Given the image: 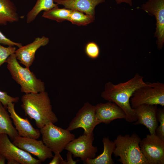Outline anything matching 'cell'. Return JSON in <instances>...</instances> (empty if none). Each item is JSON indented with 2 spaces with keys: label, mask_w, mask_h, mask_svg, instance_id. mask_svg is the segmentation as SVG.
Here are the masks:
<instances>
[{
  "label": "cell",
  "mask_w": 164,
  "mask_h": 164,
  "mask_svg": "<svg viewBox=\"0 0 164 164\" xmlns=\"http://www.w3.org/2000/svg\"><path fill=\"white\" fill-rule=\"evenodd\" d=\"M7 160L8 164H20L18 161L13 159H10Z\"/></svg>",
  "instance_id": "obj_32"
},
{
  "label": "cell",
  "mask_w": 164,
  "mask_h": 164,
  "mask_svg": "<svg viewBox=\"0 0 164 164\" xmlns=\"http://www.w3.org/2000/svg\"><path fill=\"white\" fill-rule=\"evenodd\" d=\"M95 18V16L87 14L78 10H71L68 21L73 24L84 26L93 22Z\"/></svg>",
  "instance_id": "obj_23"
},
{
  "label": "cell",
  "mask_w": 164,
  "mask_h": 164,
  "mask_svg": "<svg viewBox=\"0 0 164 164\" xmlns=\"http://www.w3.org/2000/svg\"><path fill=\"white\" fill-rule=\"evenodd\" d=\"M6 159L5 157L3 155L0 154V164H5Z\"/></svg>",
  "instance_id": "obj_33"
},
{
  "label": "cell",
  "mask_w": 164,
  "mask_h": 164,
  "mask_svg": "<svg viewBox=\"0 0 164 164\" xmlns=\"http://www.w3.org/2000/svg\"><path fill=\"white\" fill-rule=\"evenodd\" d=\"M93 133L90 135L83 134L74 138L67 145L65 149L70 152L74 158H80L83 161L96 156L98 148L93 145Z\"/></svg>",
  "instance_id": "obj_9"
},
{
  "label": "cell",
  "mask_w": 164,
  "mask_h": 164,
  "mask_svg": "<svg viewBox=\"0 0 164 164\" xmlns=\"http://www.w3.org/2000/svg\"><path fill=\"white\" fill-rule=\"evenodd\" d=\"M0 154L3 155L6 160L13 159L21 164H39L42 162L11 142L5 134H0Z\"/></svg>",
  "instance_id": "obj_11"
},
{
  "label": "cell",
  "mask_w": 164,
  "mask_h": 164,
  "mask_svg": "<svg viewBox=\"0 0 164 164\" xmlns=\"http://www.w3.org/2000/svg\"><path fill=\"white\" fill-rule=\"evenodd\" d=\"M7 108L19 136L37 139L39 137V130L34 128L27 118H22L16 113L14 103H9Z\"/></svg>",
  "instance_id": "obj_15"
},
{
  "label": "cell",
  "mask_w": 164,
  "mask_h": 164,
  "mask_svg": "<svg viewBox=\"0 0 164 164\" xmlns=\"http://www.w3.org/2000/svg\"><path fill=\"white\" fill-rule=\"evenodd\" d=\"M132 108L143 104L164 106V84L159 82L141 87L133 94L130 99Z\"/></svg>",
  "instance_id": "obj_6"
},
{
  "label": "cell",
  "mask_w": 164,
  "mask_h": 164,
  "mask_svg": "<svg viewBox=\"0 0 164 164\" xmlns=\"http://www.w3.org/2000/svg\"><path fill=\"white\" fill-rule=\"evenodd\" d=\"M95 107L96 117L100 123L108 124L115 119H126L124 111L114 103H100Z\"/></svg>",
  "instance_id": "obj_16"
},
{
  "label": "cell",
  "mask_w": 164,
  "mask_h": 164,
  "mask_svg": "<svg viewBox=\"0 0 164 164\" xmlns=\"http://www.w3.org/2000/svg\"><path fill=\"white\" fill-rule=\"evenodd\" d=\"M6 62L12 78L20 86L22 92L28 94L45 91L44 82L37 78L29 68L21 66L15 53L9 56Z\"/></svg>",
  "instance_id": "obj_4"
},
{
  "label": "cell",
  "mask_w": 164,
  "mask_h": 164,
  "mask_svg": "<svg viewBox=\"0 0 164 164\" xmlns=\"http://www.w3.org/2000/svg\"><path fill=\"white\" fill-rule=\"evenodd\" d=\"M19 100L18 97H12L9 95L6 92L0 91V102L7 108L8 104L10 102L16 103Z\"/></svg>",
  "instance_id": "obj_27"
},
{
  "label": "cell",
  "mask_w": 164,
  "mask_h": 164,
  "mask_svg": "<svg viewBox=\"0 0 164 164\" xmlns=\"http://www.w3.org/2000/svg\"><path fill=\"white\" fill-rule=\"evenodd\" d=\"M71 11V9L66 8H60L57 6L44 11L42 16L44 18L61 22L68 20Z\"/></svg>",
  "instance_id": "obj_22"
},
{
  "label": "cell",
  "mask_w": 164,
  "mask_h": 164,
  "mask_svg": "<svg viewBox=\"0 0 164 164\" xmlns=\"http://www.w3.org/2000/svg\"><path fill=\"white\" fill-rule=\"evenodd\" d=\"M52 160L49 162V164H66V160H64L60 153L56 152L54 154Z\"/></svg>",
  "instance_id": "obj_29"
},
{
  "label": "cell",
  "mask_w": 164,
  "mask_h": 164,
  "mask_svg": "<svg viewBox=\"0 0 164 164\" xmlns=\"http://www.w3.org/2000/svg\"><path fill=\"white\" fill-rule=\"evenodd\" d=\"M19 20L16 9L11 1L0 0V25H6Z\"/></svg>",
  "instance_id": "obj_19"
},
{
  "label": "cell",
  "mask_w": 164,
  "mask_h": 164,
  "mask_svg": "<svg viewBox=\"0 0 164 164\" xmlns=\"http://www.w3.org/2000/svg\"><path fill=\"white\" fill-rule=\"evenodd\" d=\"M21 106L25 114L35 120L36 127L40 129L50 123L54 124L58 119L52 110L50 99L45 91L25 94L22 97Z\"/></svg>",
  "instance_id": "obj_2"
},
{
  "label": "cell",
  "mask_w": 164,
  "mask_h": 164,
  "mask_svg": "<svg viewBox=\"0 0 164 164\" xmlns=\"http://www.w3.org/2000/svg\"><path fill=\"white\" fill-rule=\"evenodd\" d=\"M148 84L149 83L144 81L143 77L136 73L133 77L124 82L116 84L110 82H107L101 96L120 107L125 114L126 121L132 123L136 121L137 119L134 109L131 106L130 99L136 90Z\"/></svg>",
  "instance_id": "obj_1"
},
{
  "label": "cell",
  "mask_w": 164,
  "mask_h": 164,
  "mask_svg": "<svg viewBox=\"0 0 164 164\" xmlns=\"http://www.w3.org/2000/svg\"><path fill=\"white\" fill-rule=\"evenodd\" d=\"M99 124L96 116L95 106L86 102L71 120L67 129L70 132L81 128L84 130L83 134L90 135L93 133L96 126Z\"/></svg>",
  "instance_id": "obj_8"
},
{
  "label": "cell",
  "mask_w": 164,
  "mask_h": 164,
  "mask_svg": "<svg viewBox=\"0 0 164 164\" xmlns=\"http://www.w3.org/2000/svg\"><path fill=\"white\" fill-rule=\"evenodd\" d=\"M0 44L8 46H16L19 48L22 46L21 43L14 42L6 37L0 31Z\"/></svg>",
  "instance_id": "obj_28"
},
{
  "label": "cell",
  "mask_w": 164,
  "mask_h": 164,
  "mask_svg": "<svg viewBox=\"0 0 164 164\" xmlns=\"http://www.w3.org/2000/svg\"><path fill=\"white\" fill-rule=\"evenodd\" d=\"M141 139L136 133L118 135L114 141L115 147L113 153L122 164H149L139 145Z\"/></svg>",
  "instance_id": "obj_3"
},
{
  "label": "cell",
  "mask_w": 164,
  "mask_h": 164,
  "mask_svg": "<svg viewBox=\"0 0 164 164\" xmlns=\"http://www.w3.org/2000/svg\"><path fill=\"white\" fill-rule=\"evenodd\" d=\"M58 5L53 0H37L33 7L27 15L26 22L29 23L33 21L41 11L49 10Z\"/></svg>",
  "instance_id": "obj_21"
},
{
  "label": "cell",
  "mask_w": 164,
  "mask_h": 164,
  "mask_svg": "<svg viewBox=\"0 0 164 164\" xmlns=\"http://www.w3.org/2000/svg\"><path fill=\"white\" fill-rule=\"evenodd\" d=\"M49 41V39L45 36L36 38L32 42L16 50L15 53L17 60L25 67L29 68L35 60L36 51L47 44Z\"/></svg>",
  "instance_id": "obj_14"
},
{
  "label": "cell",
  "mask_w": 164,
  "mask_h": 164,
  "mask_svg": "<svg viewBox=\"0 0 164 164\" xmlns=\"http://www.w3.org/2000/svg\"><path fill=\"white\" fill-rule=\"evenodd\" d=\"M106 0H53L56 4L63 5L65 8L75 10L87 14L95 16V8Z\"/></svg>",
  "instance_id": "obj_17"
},
{
  "label": "cell",
  "mask_w": 164,
  "mask_h": 164,
  "mask_svg": "<svg viewBox=\"0 0 164 164\" xmlns=\"http://www.w3.org/2000/svg\"><path fill=\"white\" fill-rule=\"evenodd\" d=\"M50 123L40 129L42 141L54 154L60 153L75 135L67 129H64Z\"/></svg>",
  "instance_id": "obj_5"
},
{
  "label": "cell",
  "mask_w": 164,
  "mask_h": 164,
  "mask_svg": "<svg viewBox=\"0 0 164 164\" xmlns=\"http://www.w3.org/2000/svg\"><path fill=\"white\" fill-rule=\"evenodd\" d=\"M5 109L0 102V134H6L13 140L19 135L18 133Z\"/></svg>",
  "instance_id": "obj_20"
},
{
  "label": "cell",
  "mask_w": 164,
  "mask_h": 164,
  "mask_svg": "<svg viewBox=\"0 0 164 164\" xmlns=\"http://www.w3.org/2000/svg\"><path fill=\"white\" fill-rule=\"evenodd\" d=\"M102 142L104 149L102 153L92 159H88L83 161L86 164H113L114 162L112 158L115 147L114 141L110 140L108 137L103 138Z\"/></svg>",
  "instance_id": "obj_18"
},
{
  "label": "cell",
  "mask_w": 164,
  "mask_h": 164,
  "mask_svg": "<svg viewBox=\"0 0 164 164\" xmlns=\"http://www.w3.org/2000/svg\"><path fill=\"white\" fill-rule=\"evenodd\" d=\"M12 143L22 150L36 156L41 162L53 156L51 150L42 140L19 135L13 140Z\"/></svg>",
  "instance_id": "obj_12"
},
{
  "label": "cell",
  "mask_w": 164,
  "mask_h": 164,
  "mask_svg": "<svg viewBox=\"0 0 164 164\" xmlns=\"http://www.w3.org/2000/svg\"><path fill=\"white\" fill-rule=\"evenodd\" d=\"M141 9L156 21L154 36L157 38L158 48L162 49L164 43V0H149L141 6Z\"/></svg>",
  "instance_id": "obj_10"
},
{
  "label": "cell",
  "mask_w": 164,
  "mask_h": 164,
  "mask_svg": "<svg viewBox=\"0 0 164 164\" xmlns=\"http://www.w3.org/2000/svg\"><path fill=\"white\" fill-rule=\"evenodd\" d=\"M157 118L159 125L158 126L156 130V134L159 136L164 138V109H158L157 111Z\"/></svg>",
  "instance_id": "obj_26"
},
{
  "label": "cell",
  "mask_w": 164,
  "mask_h": 164,
  "mask_svg": "<svg viewBox=\"0 0 164 164\" xmlns=\"http://www.w3.org/2000/svg\"><path fill=\"white\" fill-rule=\"evenodd\" d=\"M79 161L74 160L72 158V154L70 152L68 151L67 154V160L66 164H76Z\"/></svg>",
  "instance_id": "obj_30"
},
{
  "label": "cell",
  "mask_w": 164,
  "mask_h": 164,
  "mask_svg": "<svg viewBox=\"0 0 164 164\" xmlns=\"http://www.w3.org/2000/svg\"><path fill=\"white\" fill-rule=\"evenodd\" d=\"M16 50V48L14 46L5 47L0 44V66L6 62L9 56L15 53Z\"/></svg>",
  "instance_id": "obj_25"
},
{
  "label": "cell",
  "mask_w": 164,
  "mask_h": 164,
  "mask_svg": "<svg viewBox=\"0 0 164 164\" xmlns=\"http://www.w3.org/2000/svg\"><path fill=\"white\" fill-rule=\"evenodd\" d=\"M133 109L137 120L133 124L143 125L148 129L150 134H156L158 126L157 105L143 104Z\"/></svg>",
  "instance_id": "obj_13"
},
{
  "label": "cell",
  "mask_w": 164,
  "mask_h": 164,
  "mask_svg": "<svg viewBox=\"0 0 164 164\" xmlns=\"http://www.w3.org/2000/svg\"><path fill=\"white\" fill-rule=\"evenodd\" d=\"M115 1L117 4L125 2L128 4L130 6H132V0H115Z\"/></svg>",
  "instance_id": "obj_31"
},
{
  "label": "cell",
  "mask_w": 164,
  "mask_h": 164,
  "mask_svg": "<svg viewBox=\"0 0 164 164\" xmlns=\"http://www.w3.org/2000/svg\"><path fill=\"white\" fill-rule=\"evenodd\" d=\"M139 145L149 164H164V138L148 134L141 140Z\"/></svg>",
  "instance_id": "obj_7"
},
{
  "label": "cell",
  "mask_w": 164,
  "mask_h": 164,
  "mask_svg": "<svg viewBox=\"0 0 164 164\" xmlns=\"http://www.w3.org/2000/svg\"><path fill=\"white\" fill-rule=\"evenodd\" d=\"M85 52L88 57L92 59H95L99 56L100 50L98 46L96 43L90 42L86 45Z\"/></svg>",
  "instance_id": "obj_24"
}]
</instances>
